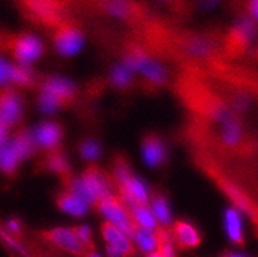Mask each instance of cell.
I'll return each mask as SVG.
<instances>
[{
	"mask_svg": "<svg viewBox=\"0 0 258 257\" xmlns=\"http://www.w3.org/2000/svg\"><path fill=\"white\" fill-rule=\"evenodd\" d=\"M107 254L108 257H123L121 254V252H119L116 247L111 246V244H108L107 246Z\"/></svg>",
	"mask_w": 258,
	"mask_h": 257,
	"instance_id": "31",
	"label": "cell"
},
{
	"mask_svg": "<svg viewBox=\"0 0 258 257\" xmlns=\"http://www.w3.org/2000/svg\"><path fill=\"white\" fill-rule=\"evenodd\" d=\"M131 210H133L131 214H133L134 219L137 220L138 225H140V228H144V229L148 230L156 229V216L145 204H138V206H134Z\"/></svg>",
	"mask_w": 258,
	"mask_h": 257,
	"instance_id": "18",
	"label": "cell"
},
{
	"mask_svg": "<svg viewBox=\"0 0 258 257\" xmlns=\"http://www.w3.org/2000/svg\"><path fill=\"white\" fill-rule=\"evenodd\" d=\"M157 238H158V252L165 257H176L175 246H173L172 238L165 232V230H157Z\"/></svg>",
	"mask_w": 258,
	"mask_h": 257,
	"instance_id": "23",
	"label": "cell"
},
{
	"mask_svg": "<svg viewBox=\"0 0 258 257\" xmlns=\"http://www.w3.org/2000/svg\"><path fill=\"white\" fill-rule=\"evenodd\" d=\"M62 134V127L58 124H55V122H44V124L37 127L35 140L39 143L40 147L45 148V149H54L59 144Z\"/></svg>",
	"mask_w": 258,
	"mask_h": 257,
	"instance_id": "12",
	"label": "cell"
},
{
	"mask_svg": "<svg viewBox=\"0 0 258 257\" xmlns=\"http://www.w3.org/2000/svg\"><path fill=\"white\" fill-rule=\"evenodd\" d=\"M134 238L139 248L145 253H153L158 248V238H157V234L152 233V230L138 228Z\"/></svg>",
	"mask_w": 258,
	"mask_h": 257,
	"instance_id": "17",
	"label": "cell"
},
{
	"mask_svg": "<svg viewBox=\"0 0 258 257\" xmlns=\"http://www.w3.org/2000/svg\"><path fill=\"white\" fill-rule=\"evenodd\" d=\"M80 153L86 160H97L100 155V147L97 141L86 140L84 143H81Z\"/></svg>",
	"mask_w": 258,
	"mask_h": 257,
	"instance_id": "28",
	"label": "cell"
},
{
	"mask_svg": "<svg viewBox=\"0 0 258 257\" xmlns=\"http://www.w3.org/2000/svg\"><path fill=\"white\" fill-rule=\"evenodd\" d=\"M105 8L116 17H126L130 13V6L125 0H107Z\"/></svg>",
	"mask_w": 258,
	"mask_h": 257,
	"instance_id": "27",
	"label": "cell"
},
{
	"mask_svg": "<svg viewBox=\"0 0 258 257\" xmlns=\"http://www.w3.org/2000/svg\"><path fill=\"white\" fill-rule=\"evenodd\" d=\"M131 68L127 66H117L111 74V80L118 88H125L131 81Z\"/></svg>",
	"mask_w": 258,
	"mask_h": 257,
	"instance_id": "24",
	"label": "cell"
},
{
	"mask_svg": "<svg viewBox=\"0 0 258 257\" xmlns=\"http://www.w3.org/2000/svg\"><path fill=\"white\" fill-rule=\"evenodd\" d=\"M240 139L241 129L235 120H233L231 122L225 125L224 134H222V141H224L225 144L230 145V147H234V145L238 144Z\"/></svg>",
	"mask_w": 258,
	"mask_h": 257,
	"instance_id": "22",
	"label": "cell"
},
{
	"mask_svg": "<svg viewBox=\"0 0 258 257\" xmlns=\"http://www.w3.org/2000/svg\"><path fill=\"white\" fill-rule=\"evenodd\" d=\"M173 235L177 243L184 248H194L201 243V235L191 224L185 221H177L173 225Z\"/></svg>",
	"mask_w": 258,
	"mask_h": 257,
	"instance_id": "13",
	"label": "cell"
},
{
	"mask_svg": "<svg viewBox=\"0 0 258 257\" xmlns=\"http://www.w3.org/2000/svg\"><path fill=\"white\" fill-rule=\"evenodd\" d=\"M12 52L22 65H29L41 56L43 44L32 35H20L12 44Z\"/></svg>",
	"mask_w": 258,
	"mask_h": 257,
	"instance_id": "4",
	"label": "cell"
},
{
	"mask_svg": "<svg viewBox=\"0 0 258 257\" xmlns=\"http://www.w3.org/2000/svg\"><path fill=\"white\" fill-rule=\"evenodd\" d=\"M225 226H226L227 235L234 243H243V229H241V220L238 211L229 209L225 214Z\"/></svg>",
	"mask_w": 258,
	"mask_h": 257,
	"instance_id": "15",
	"label": "cell"
},
{
	"mask_svg": "<svg viewBox=\"0 0 258 257\" xmlns=\"http://www.w3.org/2000/svg\"><path fill=\"white\" fill-rule=\"evenodd\" d=\"M48 167L54 171V173L58 174H67L70 170L69 162L64 159V156H62L60 153H53V155L49 156L48 161Z\"/></svg>",
	"mask_w": 258,
	"mask_h": 257,
	"instance_id": "26",
	"label": "cell"
},
{
	"mask_svg": "<svg viewBox=\"0 0 258 257\" xmlns=\"http://www.w3.org/2000/svg\"><path fill=\"white\" fill-rule=\"evenodd\" d=\"M98 207L107 216L109 223L116 225L128 238H134V235H135L138 230V223L134 219L133 214L128 212L127 207L125 206V202L112 195V197L107 198L104 201L99 202Z\"/></svg>",
	"mask_w": 258,
	"mask_h": 257,
	"instance_id": "2",
	"label": "cell"
},
{
	"mask_svg": "<svg viewBox=\"0 0 258 257\" xmlns=\"http://www.w3.org/2000/svg\"><path fill=\"white\" fill-rule=\"evenodd\" d=\"M147 257H165L163 254H161L159 252H153V253H149Z\"/></svg>",
	"mask_w": 258,
	"mask_h": 257,
	"instance_id": "34",
	"label": "cell"
},
{
	"mask_svg": "<svg viewBox=\"0 0 258 257\" xmlns=\"http://www.w3.org/2000/svg\"><path fill=\"white\" fill-rule=\"evenodd\" d=\"M142 150L144 161L149 166H158V165H161L163 162V160L166 157L165 144L154 134H151V135L145 136L143 139Z\"/></svg>",
	"mask_w": 258,
	"mask_h": 257,
	"instance_id": "10",
	"label": "cell"
},
{
	"mask_svg": "<svg viewBox=\"0 0 258 257\" xmlns=\"http://www.w3.org/2000/svg\"><path fill=\"white\" fill-rule=\"evenodd\" d=\"M152 209L157 220L162 224H168L171 221L170 209L167 206V202L162 195H154L152 199Z\"/></svg>",
	"mask_w": 258,
	"mask_h": 257,
	"instance_id": "21",
	"label": "cell"
},
{
	"mask_svg": "<svg viewBox=\"0 0 258 257\" xmlns=\"http://www.w3.org/2000/svg\"><path fill=\"white\" fill-rule=\"evenodd\" d=\"M46 239L50 240L51 243L58 246L59 248L70 252L74 254H84L86 248L83 246L77 238L74 229H66V228H57V229L49 230L45 233Z\"/></svg>",
	"mask_w": 258,
	"mask_h": 257,
	"instance_id": "6",
	"label": "cell"
},
{
	"mask_svg": "<svg viewBox=\"0 0 258 257\" xmlns=\"http://www.w3.org/2000/svg\"><path fill=\"white\" fill-rule=\"evenodd\" d=\"M67 185H69V192L74 193L75 195L81 198V199L85 201L86 203H98L97 198L94 197L93 193L89 190V188L86 187V184L84 183L83 179H71V180H69Z\"/></svg>",
	"mask_w": 258,
	"mask_h": 257,
	"instance_id": "19",
	"label": "cell"
},
{
	"mask_svg": "<svg viewBox=\"0 0 258 257\" xmlns=\"http://www.w3.org/2000/svg\"><path fill=\"white\" fill-rule=\"evenodd\" d=\"M35 76L30 68L22 66H13L2 60V84L7 81H13L18 85H31L34 82Z\"/></svg>",
	"mask_w": 258,
	"mask_h": 257,
	"instance_id": "11",
	"label": "cell"
},
{
	"mask_svg": "<svg viewBox=\"0 0 258 257\" xmlns=\"http://www.w3.org/2000/svg\"><path fill=\"white\" fill-rule=\"evenodd\" d=\"M234 36H235V40L238 42L245 44V42H248L254 36V26H253V23L250 21H243L240 25H238L235 27Z\"/></svg>",
	"mask_w": 258,
	"mask_h": 257,
	"instance_id": "25",
	"label": "cell"
},
{
	"mask_svg": "<svg viewBox=\"0 0 258 257\" xmlns=\"http://www.w3.org/2000/svg\"><path fill=\"white\" fill-rule=\"evenodd\" d=\"M215 2L216 0H205V3H207V4H213Z\"/></svg>",
	"mask_w": 258,
	"mask_h": 257,
	"instance_id": "35",
	"label": "cell"
},
{
	"mask_svg": "<svg viewBox=\"0 0 258 257\" xmlns=\"http://www.w3.org/2000/svg\"><path fill=\"white\" fill-rule=\"evenodd\" d=\"M7 226H8V229L11 230V232L13 233H18L20 232V223H18L17 220H9L8 224H7Z\"/></svg>",
	"mask_w": 258,
	"mask_h": 257,
	"instance_id": "32",
	"label": "cell"
},
{
	"mask_svg": "<svg viewBox=\"0 0 258 257\" xmlns=\"http://www.w3.org/2000/svg\"><path fill=\"white\" fill-rule=\"evenodd\" d=\"M58 206L71 215H84L88 211V203L71 192H64L58 197Z\"/></svg>",
	"mask_w": 258,
	"mask_h": 257,
	"instance_id": "14",
	"label": "cell"
},
{
	"mask_svg": "<svg viewBox=\"0 0 258 257\" xmlns=\"http://www.w3.org/2000/svg\"><path fill=\"white\" fill-rule=\"evenodd\" d=\"M20 161V157L13 149L11 143H6L4 145H2V169H3V171L13 173Z\"/></svg>",
	"mask_w": 258,
	"mask_h": 257,
	"instance_id": "20",
	"label": "cell"
},
{
	"mask_svg": "<svg viewBox=\"0 0 258 257\" xmlns=\"http://www.w3.org/2000/svg\"><path fill=\"white\" fill-rule=\"evenodd\" d=\"M74 230H75V233H76L79 240L81 242V243H83V246L85 247V248H90V247L93 246V242H91L90 228L83 225V226H77V228H75Z\"/></svg>",
	"mask_w": 258,
	"mask_h": 257,
	"instance_id": "29",
	"label": "cell"
},
{
	"mask_svg": "<svg viewBox=\"0 0 258 257\" xmlns=\"http://www.w3.org/2000/svg\"><path fill=\"white\" fill-rule=\"evenodd\" d=\"M11 145L16 150L21 161H22L27 156L31 155V152L34 150L35 140L29 131L23 130L15 136V139L11 141Z\"/></svg>",
	"mask_w": 258,
	"mask_h": 257,
	"instance_id": "16",
	"label": "cell"
},
{
	"mask_svg": "<svg viewBox=\"0 0 258 257\" xmlns=\"http://www.w3.org/2000/svg\"><path fill=\"white\" fill-rule=\"evenodd\" d=\"M102 233L105 242L111 246L116 247L123 257H131L134 253V247L130 239L125 233L119 230L116 225L112 223H104L102 225Z\"/></svg>",
	"mask_w": 258,
	"mask_h": 257,
	"instance_id": "9",
	"label": "cell"
},
{
	"mask_svg": "<svg viewBox=\"0 0 258 257\" xmlns=\"http://www.w3.org/2000/svg\"><path fill=\"white\" fill-rule=\"evenodd\" d=\"M75 86L71 81L60 77H50L43 85L39 106L44 112L51 113L58 107L70 103L75 95Z\"/></svg>",
	"mask_w": 258,
	"mask_h": 257,
	"instance_id": "1",
	"label": "cell"
},
{
	"mask_svg": "<svg viewBox=\"0 0 258 257\" xmlns=\"http://www.w3.org/2000/svg\"><path fill=\"white\" fill-rule=\"evenodd\" d=\"M126 66L133 70L143 72V75L148 80H151L153 84L163 85L167 80L165 68L162 67L157 61L152 60L151 57L147 56L142 49H130L128 54L126 56Z\"/></svg>",
	"mask_w": 258,
	"mask_h": 257,
	"instance_id": "3",
	"label": "cell"
},
{
	"mask_svg": "<svg viewBox=\"0 0 258 257\" xmlns=\"http://www.w3.org/2000/svg\"><path fill=\"white\" fill-rule=\"evenodd\" d=\"M22 115V102L18 94L9 89H4L0 102V117L2 126L9 127L15 125Z\"/></svg>",
	"mask_w": 258,
	"mask_h": 257,
	"instance_id": "5",
	"label": "cell"
},
{
	"mask_svg": "<svg viewBox=\"0 0 258 257\" xmlns=\"http://www.w3.org/2000/svg\"><path fill=\"white\" fill-rule=\"evenodd\" d=\"M81 179L86 184V187L89 188V190L93 193L94 197L97 198L98 203L107 199V198L112 197L108 178L98 167L91 166L89 169H86V171L83 174Z\"/></svg>",
	"mask_w": 258,
	"mask_h": 257,
	"instance_id": "7",
	"label": "cell"
},
{
	"mask_svg": "<svg viewBox=\"0 0 258 257\" xmlns=\"http://www.w3.org/2000/svg\"><path fill=\"white\" fill-rule=\"evenodd\" d=\"M229 257H245V256H243V254H230Z\"/></svg>",
	"mask_w": 258,
	"mask_h": 257,
	"instance_id": "36",
	"label": "cell"
},
{
	"mask_svg": "<svg viewBox=\"0 0 258 257\" xmlns=\"http://www.w3.org/2000/svg\"><path fill=\"white\" fill-rule=\"evenodd\" d=\"M249 12H250V16H252L255 21H258V0H250Z\"/></svg>",
	"mask_w": 258,
	"mask_h": 257,
	"instance_id": "30",
	"label": "cell"
},
{
	"mask_svg": "<svg viewBox=\"0 0 258 257\" xmlns=\"http://www.w3.org/2000/svg\"><path fill=\"white\" fill-rule=\"evenodd\" d=\"M84 45L83 34L74 27H63L55 36L57 50L63 56H72Z\"/></svg>",
	"mask_w": 258,
	"mask_h": 257,
	"instance_id": "8",
	"label": "cell"
},
{
	"mask_svg": "<svg viewBox=\"0 0 258 257\" xmlns=\"http://www.w3.org/2000/svg\"><path fill=\"white\" fill-rule=\"evenodd\" d=\"M86 257H102V256H100V254H98L97 252L89 251V252H86Z\"/></svg>",
	"mask_w": 258,
	"mask_h": 257,
	"instance_id": "33",
	"label": "cell"
}]
</instances>
